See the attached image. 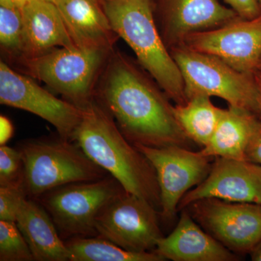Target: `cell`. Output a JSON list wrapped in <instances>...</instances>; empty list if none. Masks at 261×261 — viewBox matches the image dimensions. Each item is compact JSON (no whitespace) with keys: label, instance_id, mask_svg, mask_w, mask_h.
<instances>
[{"label":"cell","instance_id":"1","mask_svg":"<svg viewBox=\"0 0 261 261\" xmlns=\"http://www.w3.org/2000/svg\"><path fill=\"white\" fill-rule=\"evenodd\" d=\"M95 99L132 145L189 148L191 140L176 121L173 106L119 51L113 49L111 53L98 82Z\"/></svg>","mask_w":261,"mask_h":261},{"label":"cell","instance_id":"2","mask_svg":"<svg viewBox=\"0 0 261 261\" xmlns=\"http://www.w3.org/2000/svg\"><path fill=\"white\" fill-rule=\"evenodd\" d=\"M72 141L116 178L126 192L148 201L160 213L161 197L154 168L121 133L113 117L97 99L84 108Z\"/></svg>","mask_w":261,"mask_h":261},{"label":"cell","instance_id":"3","mask_svg":"<svg viewBox=\"0 0 261 261\" xmlns=\"http://www.w3.org/2000/svg\"><path fill=\"white\" fill-rule=\"evenodd\" d=\"M114 32L139 63L177 105L187 102L181 72L154 23L152 0H101Z\"/></svg>","mask_w":261,"mask_h":261},{"label":"cell","instance_id":"4","mask_svg":"<svg viewBox=\"0 0 261 261\" xmlns=\"http://www.w3.org/2000/svg\"><path fill=\"white\" fill-rule=\"evenodd\" d=\"M113 49L55 48L19 65L25 75L44 82L65 100L84 110L95 99L98 82Z\"/></svg>","mask_w":261,"mask_h":261},{"label":"cell","instance_id":"5","mask_svg":"<svg viewBox=\"0 0 261 261\" xmlns=\"http://www.w3.org/2000/svg\"><path fill=\"white\" fill-rule=\"evenodd\" d=\"M18 149L23 159L25 189L32 199L64 185L96 181L110 175L75 142L60 137L27 141Z\"/></svg>","mask_w":261,"mask_h":261},{"label":"cell","instance_id":"6","mask_svg":"<svg viewBox=\"0 0 261 261\" xmlns=\"http://www.w3.org/2000/svg\"><path fill=\"white\" fill-rule=\"evenodd\" d=\"M126 192L111 175L96 181L58 187L39 197L60 235L65 238L98 237L96 220L118 196Z\"/></svg>","mask_w":261,"mask_h":261},{"label":"cell","instance_id":"7","mask_svg":"<svg viewBox=\"0 0 261 261\" xmlns=\"http://www.w3.org/2000/svg\"><path fill=\"white\" fill-rule=\"evenodd\" d=\"M172 56L181 73L187 100L197 95L214 96L255 114L257 85L249 73L188 47L175 49Z\"/></svg>","mask_w":261,"mask_h":261},{"label":"cell","instance_id":"8","mask_svg":"<svg viewBox=\"0 0 261 261\" xmlns=\"http://www.w3.org/2000/svg\"><path fill=\"white\" fill-rule=\"evenodd\" d=\"M159 214L148 201L124 192L98 216L95 224L98 237L128 251H154L163 237Z\"/></svg>","mask_w":261,"mask_h":261},{"label":"cell","instance_id":"9","mask_svg":"<svg viewBox=\"0 0 261 261\" xmlns=\"http://www.w3.org/2000/svg\"><path fill=\"white\" fill-rule=\"evenodd\" d=\"M135 146L155 171L161 197L159 214L164 219H173L182 197L207 177L214 158L180 146Z\"/></svg>","mask_w":261,"mask_h":261},{"label":"cell","instance_id":"10","mask_svg":"<svg viewBox=\"0 0 261 261\" xmlns=\"http://www.w3.org/2000/svg\"><path fill=\"white\" fill-rule=\"evenodd\" d=\"M186 209L209 234L234 253L250 254L261 240L259 204L206 198Z\"/></svg>","mask_w":261,"mask_h":261},{"label":"cell","instance_id":"11","mask_svg":"<svg viewBox=\"0 0 261 261\" xmlns=\"http://www.w3.org/2000/svg\"><path fill=\"white\" fill-rule=\"evenodd\" d=\"M0 103L32 113L51 123L62 139L72 141L84 110L53 95L31 76L0 62Z\"/></svg>","mask_w":261,"mask_h":261},{"label":"cell","instance_id":"12","mask_svg":"<svg viewBox=\"0 0 261 261\" xmlns=\"http://www.w3.org/2000/svg\"><path fill=\"white\" fill-rule=\"evenodd\" d=\"M185 39L190 49L249 73L261 59V13L252 19H235L216 30L195 33Z\"/></svg>","mask_w":261,"mask_h":261},{"label":"cell","instance_id":"13","mask_svg":"<svg viewBox=\"0 0 261 261\" xmlns=\"http://www.w3.org/2000/svg\"><path fill=\"white\" fill-rule=\"evenodd\" d=\"M206 198L261 205V166L247 160L215 158L207 177L185 194L178 211Z\"/></svg>","mask_w":261,"mask_h":261},{"label":"cell","instance_id":"14","mask_svg":"<svg viewBox=\"0 0 261 261\" xmlns=\"http://www.w3.org/2000/svg\"><path fill=\"white\" fill-rule=\"evenodd\" d=\"M154 251L173 261H235L240 257L231 252L195 222L187 209L181 211L178 224L163 236Z\"/></svg>","mask_w":261,"mask_h":261},{"label":"cell","instance_id":"15","mask_svg":"<svg viewBox=\"0 0 261 261\" xmlns=\"http://www.w3.org/2000/svg\"><path fill=\"white\" fill-rule=\"evenodd\" d=\"M77 47L114 49L118 35L101 0H54Z\"/></svg>","mask_w":261,"mask_h":261},{"label":"cell","instance_id":"16","mask_svg":"<svg viewBox=\"0 0 261 261\" xmlns=\"http://www.w3.org/2000/svg\"><path fill=\"white\" fill-rule=\"evenodd\" d=\"M22 14L25 34V56L22 62L55 48L76 47L53 2L29 0L22 8Z\"/></svg>","mask_w":261,"mask_h":261},{"label":"cell","instance_id":"17","mask_svg":"<svg viewBox=\"0 0 261 261\" xmlns=\"http://www.w3.org/2000/svg\"><path fill=\"white\" fill-rule=\"evenodd\" d=\"M166 33L170 39L186 38L195 33L238 18L232 9L218 0H160Z\"/></svg>","mask_w":261,"mask_h":261},{"label":"cell","instance_id":"18","mask_svg":"<svg viewBox=\"0 0 261 261\" xmlns=\"http://www.w3.org/2000/svg\"><path fill=\"white\" fill-rule=\"evenodd\" d=\"M17 225L37 261H70V252L44 206L25 199L19 209Z\"/></svg>","mask_w":261,"mask_h":261},{"label":"cell","instance_id":"19","mask_svg":"<svg viewBox=\"0 0 261 261\" xmlns=\"http://www.w3.org/2000/svg\"><path fill=\"white\" fill-rule=\"evenodd\" d=\"M258 120L247 110L230 106L222 109L208 143L200 152L211 158L246 160L245 153Z\"/></svg>","mask_w":261,"mask_h":261},{"label":"cell","instance_id":"20","mask_svg":"<svg viewBox=\"0 0 261 261\" xmlns=\"http://www.w3.org/2000/svg\"><path fill=\"white\" fill-rule=\"evenodd\" d=\"M173 111L187 137L204 147L216 129L222 109L213 104L211 97L197 95L184 104L176 105Z\"/></svg>","mask_w":261,"mask_h":261},{"label":"cell","instance_id":"21","mask_svg":"<svg viewBox=\"0 0 261 261\" xmlns=\"http://www.w3.org/2000/svg\"><path fill=\"white\" fill-rule=\"evenodd\" d=\"M70 261H164L156 251H128L100 237L73 238L65 242Z\"/></svg>","mask_w":261,"mask_h":261},{"label":"cell","instance_id":"22","mask_svg":"<svg viewBox=\"0 0 261 261\" xmlns=\"http://www.w3.org/2000/svg\"><path fill=\"white\" fill-rule=\"evenodd\" d=\"M0 45L12 61L20 65L25 56V34L22 9L0 6Z\"/></svg>","mask_w":261,"mask_h":261},{"label":"cell","instance_id":"23","mask_svg":"<svg viewBox=\"0 0 261 261\" xmlns=\"http://www.w3.org/2000/svg\"><path fill=\"white\" fill-rule=\"evenodd\" d=\"M0 260H34L27 240L14 221L0 220Z\"/></svg>","mask_w":261,"mask_h":261},{"label":"cell","instance_id":"24","mask_svg":"<svg viewBox=\"0 0 261 261\" xmlns=\"http://www.w3.org/2000/svg\"><path fill=\"white\" fill-rule=\"evenodd\" d=\"M27 197L24 176L18 181L0 185V220L15 222L19 209Z\"/></svg>","mask_w":261,"mask_h":261},{"label":"cell","instance_id":"25","mask_svg":"<svg viewBox=\"0 0 261 261\" xmlns=\"http://www.w3.org/2000/svg\"><path fill=\"white\" fill-rule=\"evenodd\" d=\"M23 163L18 148L0 147V185L18 181L23 178Z\"/></svg>","mask_w":261,"mask_h":261},{"label":"cell","instance_id":"26","mask_svg":"<svg viewBox=\"0 0 261 261\" xmlns=\"http://www.w3.org/2000/svg\"><path fill=\"white\" fill-rule=\"evenodd\" d=\"M240 18L252 19L260 14V6L257 0H224Z\"/></svg>","mask_w":261,"mask_h":261},{"label":"cell","instance_id":"27","mask_svg":"<svg viewBox=\"0 0 261 261\" xmlns=\"http://www.w3.org/2000/svg\"><path fill=\"white\" fill-rule=\"evenodd\" d=\"M245 157L247 161L261 166V119L257 120L247 147Z\"/></svg>","mask_w":261,"mask_h":261},{"label":"cell","instance_id":"28","mask_svg":"<svg viewBox=\"0 0 261 261\" xmlns=\"http://www.w3.org/2000/svg\"><path fill=\"white\" fill-rule=\"evenodd\" d=\"M14 126L11 121L5 116H0V145H5L13 137Z\"/></svg>","mask_w":261,"mask_h":261},{"label":"cell","instance_id":"29","mask_svg":"<svg viewBox=\"0 0 261 261\" xmlns=\"http://www.w3.org/2000/svg\"><path fill=\"white\" fill-rule=\"evenodd\" d=\"M29 0H0V6L22 9Z\"/></svg>","mask_w":261,"mask_h":261},{"label":"cell","instance_id":"30","mask_svg":"<svg viewBox=\"0 0 261 261\" xmlns=\"http://www.w3.org/2000/svg\"><path fill=\"white\" fill-rule=\"evenodd\" d=\"M257 85V99H256V109H255V114L258 115L261 118V76L257 77L255 80Z\"/></svg>","mask_w":261,"mask_h":261},{"label":"cell","instance_id":"31","mask_svg":"<svg viewBox=\"0 0 261 261\" xmlns=\"http://www.w3.org/2000/svg\"><path fill=\"white\" fill-rule=\"evenodd\" d=\"M250 255L252 260L261 261V240L250 252Z\"/></svg>","mask_w":261,"mask_h":261},{"label":"cell","instance_id":"32","mask_svg":"<svg viewBox=\"0 0 261 261\" xmlns=\"http://www.w3.org/2000/svg\"><path fill=\"white\" fill-rule=\"evenodd\" d=\"M257 1H258L259 4L261 5V0H257Z\"/></svg>","mask_w":261,"mask_h":261},{"label":"cell","instance_id":"33","mask_svg":"<svg viewBox=\"0 0 261 261\" xmlns=\"http://www.w3.org/2000/svg\"><path fill=\"white\" fill-rule=\"evenodd\" d=\"M47 1L53 2V1H54V0H47Z\"/></svg>","mask_w":261,"mask_h":261}]
</instances>
